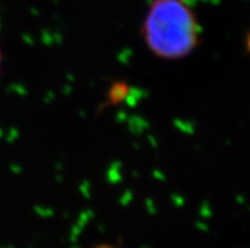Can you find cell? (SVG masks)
<instances>
[{
  "instance_id": "cell-2",
  "label": "cell",
  "mask_w": 250,
  "mask_h": 248,
  "mask_svg": "<svg viewBox=\"0 0 250 248\" xmlns=\"http://www.w3.org/2000/svg\"><path fill=\"white\" fill-rule=\"evenodd\" d=\"M247 51L250 54V32L247 36Z\"/></svg>"
},
{
  "instance_id": "cell-1",
  "label": "cell",
  "mask_w": 250,
  "mask_h": 248,
  "mask_svg": "<svg viewBox=\"0 0 250 248\" xmlns=\"http://www.w3.org/2000/svg\"><path fill=\"white\" fill-rule=\"evenodd\" d=\"M146 48L158 58L183 60L201 44V25L186 0H152L141 27Z\"/></svg>"
},
{
  "instance_id": "cell-3",
  "label": "cell",
  "mask_w": 250,
  "mask_h": 248,
  "mask_svg": "<svg viewBox=\"0 0 250 248\" xmlns=\"http://www.w3.org/2000/svg\"><path fill=\"white\" fill-rule=\"evenodd\" d=\"M0 66H1V50H0Z\"/></svg>"
}]
</instances>
